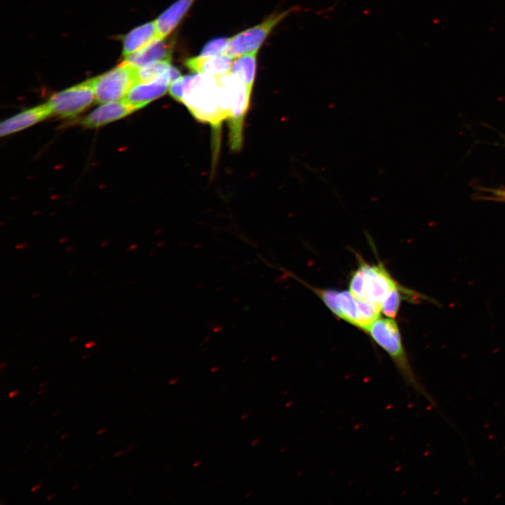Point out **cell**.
I'll use <instances>...</instances> for the list:
<instances>
[{
    "label": "cell",
    "instance_id": "6",
    "mask_svg": "<svg viewBox=\"0 0 505 505\" xmlns=\"http://www.w3.org/2000/svg\"><path fill=\"white\" fill-rule=\"evenodd\" d=\"M380 312V307L357 299L349 291L336 292L332 313L362 330L378 318Z\"/></svg>",
    "mask_w": 505,
    "mask_h": 505
},
{
    "label": "cell",
    "instance_id": "36",
    "mask_svg": "<svg viewBox=\"0 0 505 505\" xmlns=\"http://www.w3.org/2000/svg\"><path fill=\"white\" fill-rule=\"evenodd\" d=\"M77 338H78L77 337H72V338L70 339V342L74 341V340L76 339Z\"/></svg>",
    "mask_w": 505,
    "mask_h": 505
},
{
    "label": "cell",
    "instance_id": "9",
    "mask_svg": "<svg viewBox=\"0 0 505 505\" xmlns=\"http://www.w3.org/2000/svg\"><path fill=\"white\" fill-rule=\"evenodd\" d=\"M250 96L251 92L241 79L228 118L230 147L232 150L237 151L241 147L243 121L249 107Z\"/></svg>",
    "mask_w": 505,
    "mask_h": 505
},
{
    "label": "cell",
    "instance_id": "34",
    "mask_svg": "<svg viewBox=\"0 0 505 505\" xmlns=\"http://www.w3.org/2000/svg\"><path fill=\"white\" fill-rule=\"evenodd\" d=\"M79 487V484H76V485H75L74 486H73L72 489V490H76V489L77 487Z\"/></svg>",
    "mask_w": 505,
    "mask_h": 505
},
{
    "label": "cell",
    "instance_id": "37",
    "mask_svg": "<svg viewBox=\"0 0 505 505\" xmlns=\"http://www.w3.org/2000/svg\"><path fill=\"white\" fill-rule=\"evenodd\" d=\"M6 363H1V365H0V367H1V368H3L4 366H6Z\"/></svg>",
    "mask_w": 505,
    "mask_h": 505
},
{
    "label": "cell",
    "instance_id": "24",
    "mask_svg": "<svg viewBox=\"0 0 505 505\" xmlns=\"http://www.w3.org/2000/svg\"><path fill=\"white\" fill-rule=\"evenodd\" d=\"M40 487H41V484H37V485H34V487H32L31 492H35L36 490H37L39 489Z\"/></svg>",
    "mask_w": 505,
    "mask_h": 505
},
{
    "label": "cell",
    "instance_id": "29",
    "mask_svg": "<svg viewBox=\"0 0 505 505\" xmlns=\"http://www.w3.org/2000/svg\"><path fill=\"white\" fill-rule=\"evenodd\" d=\"M259 441H260L259 439H255V440H254L251 443V445H252V446H254V445H255L256 444H257V443H259Z\"/></svg>",
    "mask_w": 505,
    "mask_h": 505
},
{
    "label": "cell",
    "instance_id": "33",
    "mask_svg": "<svg viewBox=\"0 0 505 505\" xmlns=\"http://www.w3.org/2000/svg\"><path fill=\"white\" fill-rule=\"evenodd\" d=\"M46 384H47L46 382H43V383L40 384L39 386V387H43V386H46Z\"/></svg>",
    "mask_w": 505,
    "mask_h": 505
},
{
    "label": "cell",
    "instance_id": "18",
    "mask_svg": "<svg viewBox=\"0 0 505 505\" xmlns=\"http://www.w3.org/2000/svg\"><path fill=\"white\" fill-rule=\"evenodd\" d=\"M406 291L405 288L398 286L393 289L382 300L381 311L389 318L396 316L401 299V292Z\"/></svg>",
    "mask_w": 505,
    "mask_h": 505
},
{
    "label": "cell",
    "instance_id": "27",
    "mask_svg": "<svg viewBox=\"0 0 505 505\" xmlns=\"http://www.w3.org/2000/svg\"><path fill=\"white\" fill-rule=\"evenodd\" d=\"M26 246H27L26 244L22 243V244L17 245L15 246V248H16L17 249H22V248H25Z\"/></svg>",
    "mask_w": 505,
    "mask_h": 505
},
{
    "label": "cell",
    "instance_id": "28",
    "mask_svg": "<svg viewBox=\"0 0 505 505\" xmlns=\"http://www.w3.org/2000/svg\"><path fill=\"white\" fill-rule=\"evenodd\" d=\"M55 496V494H50V495H48V496L47 497L46 500H47V501H49L50 499H51L52 498H53Z\"/></svg>",
    "mask_w": 505,
    "mask_h": 505
},
{
    "label": "cell",
    "instance_id": "38",
    "mask_svg": "<svg viewBox=\"0 0 505 505\" xmlns=\"http://www.w3.org/2000/svg\"><path fill=\"white\" fill-rule=\"evenodd\" d=\"M200 462H196V463L194 464V466H198V463H200Z\"/></svg>",
    "mask_w": 505,
    "mask_h": 505
},
{
    "label": "cell",
    "instance_id": "22",
    "mask_svg": "<svg viewBox=\"0 0 505 505\" xmlns=\"http://www.w3.org/2000/svg\"><path fill=\"white\" fill-rule=\"evenodd\" d=\"M18 393H19V391H18V390L11 391L8 393V397H9L10 398H12L18 396Z\"/></svg>",
    "mask_w": 505,
    "mask_h": 505
},
{
    "label": "cell",
    "instance_id": "13",
    "mask_svg": "<svg viewBox=\"0 0 505 505\" xmlns=\"http://www.w3.org/2000/svg\"><path fill=\"white\" fill-rule=\"evenodd\" d=\"M233 59L226 54L209 57L198 55L187 59L185 65L193 72L208 74L217 77L229 73Z\"/></svg>",
    "mask_w": 505,
    "mask_h": 505
},
{
    "label": "cell",
    "instance_id": "12",
    "mask_svg": "<svg viewBox=\"0 0 505 505\" xmlns=\"http://www.w3.org/2000/svg\"><path fill=\"white\" fill-rule=\"evenodd\" d=\"M52 114L48 103L20 112L4 121L0 125V135L6 136L22 130Z\"/></svg>",
    "mask_w": 505,
    "mask_h": 505
},
{
    "label": "cell",
    "instance_id": "23",
    "mask_svg": "<svg viewBox=\"0 0 505 505\" xmlns=\"http://www.w3.org/2000/svg\"><path fill=\"white\" fill-rule=\"evenodd\" d=\"M95 344H96L95 342H93V341L88 342L85 344V347L87 349H90V348H92L93 346H94Z\"/></svg>",
    "mask_w": 505,
    "mask_h": 505
},
{
    "label": "cell",
    "instance_id": "20",
    "mask_svg": "<svg viewBox=\"0 0 505 505\" xmlns=\"http://www.w3.org/2000/svg\"><path fill=\"white\" fill-rule=\"evenodd\" d=\"M476 198L505 203V189L481 187Z\"/></svg>",
    "mask_w": 505,
    "mask_h": 505
},
{
    "label": "cell",
    "instance_id": "16",
    "mask_svg": "<svg viewBox=\"0 0 505 505\" xmlns=\"http://www.w3.org/2000/svg\"><path fill=\"white\" fill-rule=\"evenodd\" d=\"M257 53H246L236 58L229 73L238 76L252 92L256 73Z\"/></svg>",
    "mask_w": 505,
    "mask_h": 505
},
{
    "label": "cell",
    "instance_id": "15",
    "mask_svg": "<svg viewBox=\"0 0 505 505\" xmlns=\"http://www.w3.org/2000/svg\"><path fill=\"white\" fill-rule=\"evenodd\" d=\"M158 37L155 21L140 25L127 34L123 39V55L126 58L142 49Z\"/></svg>",
    "mask_w": 505,
    "mask_h": 505
},
{
    "label": "cell",
    "instance_id": "30",
    "mask_svg": "<svg viewBox=\"0 0 505 505\" xmlns=\"http://www.w3.org/2000/svg\"><path fill=\"white\" fill-rule=\"evenodd\" d=\"M177 381H178L177 379H171V380L169 382V384H173L176 383Z\"/></svg>",
    "mask_w": 505,
    "mask_h": 505
},
{
    "label": "cell",
    "instance_id": "3",
    "mask_svg": "<svg viewBox=\"0 0 505 505\" xmlns=\"http://www.w3.org/2000/svg\"><path fill=\"white\" fill-rule=\"evenodd\" d=\"M136 81L137 68L124 61L109 72L93 79L95 101L104 104L122 100Z\"/></svg>",
    "mask_w": 505,
    "mask_h": 505
},
{
    "label": "cell",
    "instance_id": "19",
    "mask_svg": "<svg viewBox=\"0 0 505 505\" xmlns=\"http://www.w3.org/2000/svg\"><path fill=\"white\" fill-rule=\"evenodd\" d=\"M229 39L220 37L208 41L202 48L201 57L215 56L223 54Z\"/></svg>",
    "mask_w": 505,
    "mask_h": 505
},
{
    "label": "cell",
    "instance_id": "5",
    "mask_svg": "<svg viewBox=\"0 0 505 505\" xmlns=\"http://www.w3.org/2000/svg\"><path fill=\"white\" fill-rule=\"evenodd\" d=\"M95 100L93 79L53 94L48 101L53 114L73 117Z\"/></svg>",
    "mask_w": 505,
    "mask_h": 505
},
{
    "label": "cell",
    "instance_id": "2",
    "mask_svg": "<svg viewBox=\"0 0 505 505\" xmlns=\"http://www.w3.org/2000/svg\"><path fill=\"white\" fill-rule=\"evenodd\" d=\"M182 103L198 121L218 128L223 120L217 94V76L198 73L187 75Z\"/></svg>",
    "mask_w": 505,
    "mask_h": 505
},
{
    "label": "cell",
    "instance_id": "31",
    "mask_svg": "<svg viewBox=\"0 0 505 505\" xmlns=\"http://www.w3.org/2000/svg\"><path fill=\"white\" fill-rule=\"evenodd\" d=\"M68 436H69L68 433H65V434L61 436L60 438H61V439H64V438H65L66 437H67Z\"/></svg>",
    "mask_w": 505,
    "mask_h": 505
},
{
    "label": "cell",
    "instance_id": "4",
    "mask_svg": "<svg viewBox=\"0 0 505 505\" xmlns=\"http://www.w3.org/2000/svg\"><path fill=\"white\" fill-rule=\"evenodd\" d=\"M292 11L274 13L262 22L244 30L229 39L223 54L235 58L240 55L257 53L272 29Z\"/></svg>",
    "mask_w": 505,
    "mask_h": 505
},
{
    "label": "cell",
    "instance_id": "7",
    "mask_svg": "<svg viewBox=\"0 0 505 505\" xmlns=\"http://www.w3.org/2000/svg\"><path fill=\"white\" fill-rule=\"evenodd\" d=\"M359 267L363 271L361 302L381 308L382 300L393 289L399 286L398 283L382 264L370 265L361 262Z\"/></svg>",
    "mask_w": 505,
    "mask_h": 505
},
{
    "label": "cell",
    "instance_id": "32",
    "mask_svg": "<svg viewBox=\"0 0 505 505\" xmlns=\"http://www.w3.org/2000/svg\"><path fill=\"white\" fill-rule=\"evenodd\" d=\"M46 389H42V390L39 391L37 393H38V394H41V393H43V392H46Z\"/></svg>",
    "mask_w": 505,
    "mask_h": 505
},
{
    "label": "cell",
    "instance_id": "11",
    "mask_svg": "<svg viewBox=\"0 0 505 505\" xmlns=\"http://www.w3.org/2000/svg\"><path fill=\"white\" fill-rule=\"evenodd\" d=\"M136 110L135 107L123 99L107 102L85 116L81 123L86 128H98L122 119Z\"/></svg>",
    "mask_w": 505,
    "mask_h": 505
},
{
    "label": "cell",
    "instance_id": "25",
    "mask_svg": "<svg viewBox=\"0 0 505 505\" xmlns=\"http://www.w3.org/2000/svg\"><path fill=\"white\" fill-rule=\"evenodd\" d=\"M106 430H107L106 428H104V427H103V428H101V429H100L97 431V435L102 434V433H103L104 432H105Z\"/></svg>",
    "mask_w": 505,
    "mask_h": 505
},
{
    "label": "cell",
    "instance_id": "1",
    "mask_svg": "<svg viewBox=\"0 0 505 505\" xmlns=\"http://www.w3.org/2000/svg\"><path fill=\"white\" fill-rule=\"evenodd\" d=\"M365 331L389 356L405 384L436 405L433 398L420 384L412 368L396 321L392 318L379 316Z\"/></svg>",
    "mask_w": 505,
    "mask_h": 505
},
{
    "label": "cell",
    "instance_id": "17",
    "mask_svg": "<svg viewBox=\"0 0 505 505\" xmlns=\"http://www.w3.org/2000/svg\"><path fill=\"white\" fill-rule=\"evenodd\" d=\"M170 62H156L137 69V81L154 80L169 72L171 67Z\"/></svg>",
    "mask_w": 505,
    "mask_h": 505
},
{
    "label": "cell",
    "instance_id": "14",
    "mask_svg": "<svg viewBox=\"0 0 505 505\" xmlns=\"http://www.w3.org/2000/svg\"><path fill=\"white\" fill-rule=\"evenodd\" d=\"M195 0H177L155 20L158 36L166 38L178 25Z\"/></svg>",
    "mask_w": 505,
    "mask_h": 505
},
{
    "label": "cell",
    "instance_id": "21",
    "mask_svg": "<svg viewBox=\"0 0 505 505\" xmlns=\"http://www.w3.org/2000/svg\"><path fill=\"white\" fill-rule=\"evenodd\" d=\"M187 76H180L173 81L169 86L170 95L177 102L183 100L184 91L187 83Z\"/></svg>",
    "mask_w": 505,
    "mask_h": 505
},
{
    "label": "cell",
    "instance_id": "8",
    "mask_svg": "<svg viewBox=\"0 0 505 505\" xmlns=\"http://www.w3.org/2000/svg\"><path fill=\"white\" fill-rule=\"evenodd\" d=\"M170 83V71L168 74L152 81H136L130 86L123 100L135 107L137 110L140 109L165 95L169 90Z\"/></svg>",
    "mask_w": 505,
    "mask_h": 505
},
{
    "label": "cell",
    "instance_id": "26",
    "mask_svg": "<svg viewBox=\"0 0 505 505\" xmlns=\"http://www.w3.org/2000/svg\"><path fill=\"white\" fill-rule=\"evenodd\" d=\"M124 452H125V451L123 450H119V451L116 452L114 454V457H118V456H120V455L123 454Z\"/></svg>",
    "mask_w": 505,
    "mask_h": 505
},
{
    "label": "cell",
    "instance_id": "10",
    "mask_svg": "<svg viewBox=\"0 0 505 505\" xmlns=\"http://www.w3.org/2000/svg\"><path fill=\"white\" fill-rule=\"evenodd\" d=\"M173 46V39L158 36L142 49L125 58L124 61L137 69L156 62H170Z\"/></svg>",
    "mask_w": 505,
    "mask_h": 505
},
{
    "label": "cell",
    "instance_id": "35",
    "mask_svg": "<svg viewBox=\"0 0 505 505\" xmlns=\"http://www.w3.org/2000/svg\"><path fill=\"white\" fill-rule=\"evenodd\" d=\"M88 356H89V354H86V355H83V356H82V358H86L88 357Z\"/></svg>",
    "mask_w": 505,
    "mask_h": 505
}]
</instances>
